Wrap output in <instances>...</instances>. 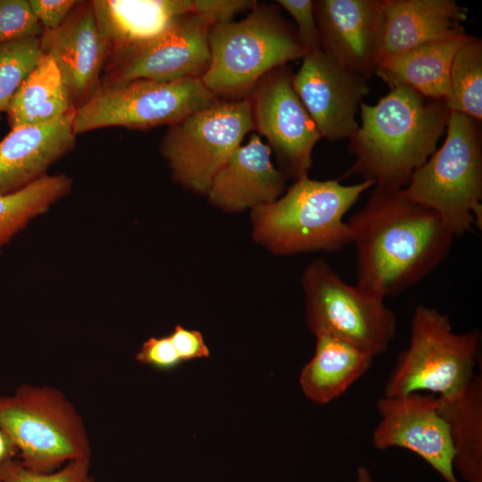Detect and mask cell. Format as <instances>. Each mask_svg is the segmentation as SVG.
<instances>
[{"mask_svg": "<svg viewBox=\"0 0 482 482\" xmlns=\"http://www.w3.org/2000/svg\"><path fill=\"white\" fill-rule=\"evenodd\" d=\"M253 0H191L192 13L206 19L212 26L231 21L237 13L252 10Z\"/></svg>", "mask_w": 482, "mask_h": 482, "instance_id": "obj_32", "label": "cell"}, {"mask_svg": "<svg viewBox=\"0 0 482 482\" xmlns=\"http://www.w3.org/2000/svg\"><path fill=\"white\" fill-rule=\"evenodd\" d=\"M271 150L260 135L238 146L217 172L207 191L211 202L237 212L276 201L286 189V177L273 165Z\"/></svg>", "mask_w": 482, "mask_h": 482, "instance_id": "obj_18", "label": "cell"}, {"mask_svg": "<svg viewBox=\"0 0 482 482\" xmlns=\"http://www.w3.org/2000/svg\"><path fill=\"white\" fill-rule=\"evenodd\" d=\"M355 482H374L370 470L364 466H359L355 473Z\"/></svg>", "mask_w": 482, "mask_h": 482, "instance_id": "obj_36", "label": "cell"}, {"mask_svg": "<svg viewBox=\"0 0 482 482\" xmlns=\"http://www.w3.org/2000/svg\"><path fill=\"white\" fill-rule=\"evenodd\" d=\"M254 129L251 98L218 101L170 126L161 144L175 180L207 193L212 179Z\"/></svg>", "mask_w": 482, "mask_h": 482, "instance_id": "obj_10", "label": "cell"}, {"mask_svg": "<svg viewBox=\"0 0 482 482\" xmlns=\"http://www.w3.org/2000/svg\"><path fill=\"white\" fill-rule=\"evenodd\" d=\"M43 33L29 0H0V43L40 37Z\"/></svg>", "mask_w": 482, "mask_h": 482, "instance_id": "obj_29", "label": "cell"}, {"mask_svg": "<svg viewBox=\"0 0 482 482\" xmlns=\"http://www.w3.org/2000/svg\"><path fill=\"white\" fill-rule=\"evenodd\" d=\"M453 446L454 472L465 482H482V376L461 391L436 396Z\"/></svg>", "mask_w": 482, "mask_h": 482, "instance_id": "obj_23", "label": "cell"}, {"mask_svg": "<svg viewBox=\"0 0 482 482\" xmlns=\"http://www.w3.org/2000/svg\"><path fill=\"white\" fill-rule=\"evenodd\" d=\"M313 11L322 50L368 80L380 60L384 0H316Z\"/></svg>", "mask_w": 482, "mask_h": 482, "instance_id": "obj_15", "label": "cell"}, {"mask_svg": "<svg viewBox=\"0 0 482 482\" xmlns=\"http://www.w3.org/2000/svg\"><path fill=\"white\" fill-rule=\"evenodd\" d=\"M306 320L316 336L328 335L376 357L395 337L397 320L385 299L342 279L323 259L305 270Z\"/></svg>", "mask_w": 482, "mask_h": 482, "instance_id": "obj_8", "label": "cell"}, {"mask_svg": "<svg viewBox=\"0 0 482 482\" xmlns=\"http://www.w3.org/2000/svg\"><path fill=\"white\" fill-rule=\"evenodd\" d=\"M451 111L482 120V41L466 35L455 52L449 73Z\"/></svg>", "mask_w": 482, "mask_h": 482, "instance_id": "obj_26", "label": "cell"}, {"mask_svg": "<svg viewBox=\"0 0 482 482\" xmlns=\"http://www.w3.org/2000/svg\"><path fill=\"white\" fill-rule=\"evenodd\" d=\"M480 346L478 329L455 333L447 315L418 305L411 318L409 346L399 354L386 381L384 396L456 394L475 377Z\"/></svg>", "mask_w": 482, "mask_h": 482, "instance_id": "obj_7", "label": "cell"}, {"mask_svg": "<svg viewBox=\"0 0 482 482\" xmlns=\"http://www.w3.org/2000/svg\"><path fill=\"white\" fill-rule=\"evenodd\" d=\"M293 75L295 91L321 137L350 138L358 129V106L369 94L367 79L346 70L322 49L306 53Z\"/></svg>", "mask_w": 482, "mask_h": 482, "instance_id": "obj_14", "label": "cell"}, {"mask_svg": "<svg viewBox=\"0 0 482 482\" xmlns=\"http://www.w3.org/2000/svg\"><path fill=\"white\" fill-rule=\"evenodd\" d=\"M71 186L64 174H46L18 191L0 195V249L30 219L69 194Z\"/></svg>", "mask_w": 482, "mask_h": 482, "instance_id": "obj_25", "label": "cell"}, {"mask_svg": "<svg viewBox=\"0 0 482 482\" xmlns=\"http://www.w3.org/2000/svg\"><path fill=\"white\" fill-rule=\"evenodd\" d=\"M212 27L202 16L187 13L174 18L154 37L111 52L100 87L137 79L201 78L210 63Z\"/></svg>", "mask_w": 482, "mask_h": 482, "instance_id": "obj_11", "label": "cell"}, {"mask_svg": "<svg viewBox=\"0 0 482 482\" xmlns=\"http://www.w3.org/2000/svg\"><path fill=\"white\" fill-rule=\"evenodd\" d=\"M216 100L201 78L170 82L137 79L101 86L75 111L74 131L78 136L107 127L171 126Z\"/></svg>", "mask_w": 482, "mask_h": 482, "instance_id": "obj_9", "label": "cell"}, {"mask_svg": "<svg viewBox=\"0 0 482 482\" xmlns=\"http://www.w3.org/2000/svg\"><path fill=\"white\" fill-rule=\"evenodd\" d=\"M277 3L295 19L297 27L295 32L305 54L322 49L320 36L314 16L313 1L278 0Z\"/></svg>", "mask_w": 482, "mask_h": 482, "instance_id": "obj_30", "label": "cell"}, {"mask_svg": "<svg viewBox=\"0 0 482 482\" xmlns=\"http://www.w3.org/2000/svg\"><path fill=\"white\" fill-rule=\"evenodd\" d=\"M1 482V481H0Z\"/></svg>", "mask_w": 482, "mask_h": 482, "instance_id": "obj_37", "label": "cell"}, {"mask_svg": "<svg viewBox=\"0 0 482 482\" xmlns=\"http://www.w3.org/2000/svg\"><path fill=\"white\" fill-rule=\"evenodd\" d=\"M380 420L371 440L378 450L399 447L423 459L445 482H460L453 466L448 426L437 410L436 395L420 392L384 396L377 402Z\"/></svg>", "mask_w": 482, "mask_h": 482, "instance_id": "obj_13", "label": "cell"}, {"mask_svg": "<svg viewBox=\"0 0 482 482\" xmlns=\"http://www.w3.org/2000/svg\"><path fill=\"white\" fill-rule=\"evenodd\" d=\"M1 482H95L91 458L70 461L61 469L40 473L25 467L18 458L5 461L0 470Z\"/></svg>", "mask_w": 482, "mask_h": 482, "instance_id": "obj_28", "label": "cell"}, {"mask_svg": "<svg viewBox=\"0 0 482 482\" xmlns=\"http://www.w3.org/2000/svg\"><path fill=\"white\" fill-rule=\"evenodd\" d=\"M372 186L303 177L284 196L253 209L254 237L278 254L339 250L351 243L345 213Z\"/></svg>", "mask_w": 482, "mask_h": 482, "instance_id": "obj_3", "label": "cell"}, {"mask_svg": "<svg viewBox=\"0 0 482 482\" xmlns=\"http://www.w3.org/2000/svg\"><path fill=\"white\" fill-rule=\"evenodd\" d=\"M75 110L46 124L12 129L0 141V195L18 191L46 175L76 144Z\"/></svg>", "mask_w": 482, "mask_h": 482, "instance_id": "obj_17", "label": "cell"}, {"mask_svg": "<svg viewBox=\"0 0 482 482\" xmlns=\"http://www.w3.org/2000/svg\"><path fill=\"white\" fill-rule=\"evenodd\" d=\"M209 49L201 79L215 96L246 93L269 72L305 54L277 6L258 4L240 21L212 26Z\"/></svg>", "mask_w": 482, "mask_h": 482, "instance_id": "obj_6", "label": "cell"}, {"mask_svg": "<svg viewBox=\"0 0 482 482\" xmlns=\"http://www.w3.org/2000/svg\"><path fill=\"white\" fill-rule=\"evenodd\" d=\"M74 110L55 62L43 54L12 96L5 112L12 129L46 124Z\"/></svg>", "mask_w": 482, "mask_h": 482, "instance_id": "obj_24", "label": "cell"}, {"mask_svg": "<svg viewBox=\"0 0 482 482\" xmlns=\"http://www.w3.org/2000/svg\"><path fill=\"white\" fill-rule=\"evenodd\" d=\"M92 4L108 55L151 38L174 18L192 13L191 1L186 0H94Z\"/></svg>", "mask_w": 482, "mask_h": 482, "instance_id": "obj_20", "label": "cell"}, {"mask_svg": "<svg viewBox=\"0 0 482 482\" xmlns=\"http://www.w3.org/2000/svg\"><path fill=\"white\" fill-rule=\"evenodd\" d=\"M136 360L162 370H172L182 362L169 335L150 337L144 342L136 354Z\"/></svg>", "mask_w": 482, "mask_h": 482, "instance_id": "obj_31", "label": "cell"}, {"mask_svg": "<svg viewBox=\"0 0 482 482\" xmlns=\"http://www.w3.org/2000/svg\"><path fill=\"white\" fill-rule=\"evenodd\" d=\"M250 98L254 129L267 138L279 170L295 181L307 177L321 136L295 91L291 70L283 65L269 72Z\"/></svg>", "mask_w": 482, "mask_h": 482, "instance_id": "obj_12", "label": "cell"}, {"mask_svg": "<svg viewBox=\"0 0 482 482\" xmlns=\"http://www.w3.org/2000/svg\"><path fill=\"white\" fill-rule=\"evenodd\" d=\"M40 47L55 62L77 110L100 87L108 57L92 1H78L61 26L44 30Z\"/></svg>", "mask_w": 482, "mask_h": 482, "instance_id": "obj_16", "label": "cell"}, {"mask_svg": "<svg viewBox=\"0 0 482 482\" xmlns=\"http://www.w3.org/2000/svg\"><path fill=\"white\" fill-rule=\"evenodd\" d=\"M29 3L44 30H52L66 21L78 1L29 0Z\"/></svg>", "mask_w": 482, "mask_h": 482, "instance_id": "obj_33", "label": "cell"}, {"mask_svg": "<svg viewBox=\"0 0 482 482\" xmlns=\"http://www.w3.org/2000/svg\"><path fill=\"white\" fill-rule=\"evenodd\" d=\"M467 34L428 43L381 60L375 74L391 88L407 87L431 98L450 99L452 60Z\"/></svg>", "mask_w": 482, "mask_h": 482, "instance_id": "obj_22", "label": "cell"}, {"mask_svg": "<svg viewBox=\"0 0 482 482\" xmlns=\"http://www.w3.org/2000/svg\"><path fill=\"white\" fill-rule=\"evenodd\" d=\"M0 430L28 469L55 471L66 463L91 458L85 422L60 389L49 385L21 384L0 395Z\"/></svg>", "mask_w": 482, "mask_h": 482, "instance_id": "obj_5", "label": "cell"}, {"mask_svg": "<svg viewBox=\"0 0 482 482\" xmlns=\"http://www.w3.org/2000/svg\"><path fill=\"white\" fill-rule=\"evenodd\" d=\"M169 337L182 362L208 357L210 354L199 331L187 329L178 325Z\"/></svg>", "mask_w": 482, "mask_h": 482, "instance_id": "obj_34", "label": "cell"}, {"mask_svg": "<svg viewBox=\"0 0 482 482\" xmlns=\"http://www.w3.org/2000/svg\"><path fill=\"white\" fill-rule=\"evenodd\" d=\"M481 122L451 111L443 145L411 175L404 188L413 201L436 212L455 237L482 221Z\"/></svg>", "mask_w": 482, "mask_h": 482, "instance_id": "obj_4", "label": "cell"}, {"mask_svg": "<svg viewBox=\"0 0 482 482\" xmlns=\"http://www.w3.org/2000/svg\"><path fill=\"white\" fill-rule=\"evenodd\" d=\"M42 55L40 37L0 43V112L6 111Z\"/></svg>", "mask_w": 482, "mask_h": 482, "instance_id": "obj_27", "label": "cell"}, {"mask_svg": "<svg viewBox=\"0 0 482 482\" xmlns=\"http://www.w3.org/2000/svg\"><path fill=\"white\" fill-rule=\"evenodd\" d=\"M312 358L303 368L299 382L304 395L328 403L342 395L371 367L374 356L339 338L316 336Z\"/></svg>", "mask_w": 482, "mask_h": 482, "instance_id": "obj_21", "label": "cell"}, {"mask_svg": "<svg viewBox=\"0 0 482 482\" xmlns=\"http://www.w3.org/2000/svg\"><path fill=\"white\" fill-rule=\"evenodd\" d=\"M347 224L357 285L384 299L430 274L448 255L454 237L436 212L397 187L376 186Z\"/></svg>", "mask_w": 482, "mask_h": 482, "instance_id": "obj_1", "label": "cell"}, {"mask_svg": "<svg viewBox=\"0 0 482 482\" xmlns=\"http://www.w3.org/2000/svg\"><path fill=\"white\" fill-rule=\"evenodd\" d=\"M380 60L466 34L467 9L453 0H384ZM379 63V62H378Z\"/></svg>", "mask_w": 482, "mask_h": 482, "instance_id": "obj_19", "label": "cell"}, {"mask_svg": "<svg viewBox=\"0 0 482 482\" xmlns=\"http://www.w3.org/2000/svg\"><path fill=\"white\" fill-rule=\"evenodd\" d=\"M17 458V451L9 438L0 430V470L10 459Z\"/></svg>", "mask_w": 482, "mask_h": 482, "instance_id": "obj_35", "label": "cell"}, {"mask_svg": "<svg viewBox=\"0 0 482 482\" xmlns=\"http://www.w3.org/2000/svg\"><path fill=\"white\" fill-rule=\"evenodd\" d=\"M360 108L362 124L349 138L354 162L348 174L374 186L405 187L446 129L447 102L401 86Z\"/></svg>", "mask_w": 482, "mask_h": 482, "instance_id": "obj_2", "label": "cell"}]
</instances>
